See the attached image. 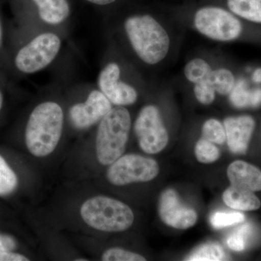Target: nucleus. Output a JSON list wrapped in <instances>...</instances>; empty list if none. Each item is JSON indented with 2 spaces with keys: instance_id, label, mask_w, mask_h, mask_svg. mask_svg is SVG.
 <instances>
[{
  "instance_id": "f257e3e1",
  "label": "nucleus",
  "mask_w": 261,
  "mask_h": 261,
  "mask_svg": "<svg viewBox=\"0 0 261 261\" xmlns=\"http://www.w3.org/2000/svg\"><path fill=\"white\" fill-rule=\"evenodd\" d=\"M168 12L149 8L130 10L122 21L127 44L138 61L149 68H160L174 57L177 37Z\"/></svg>"
},
{
  "instance_id": "f03ea898",
  "label": "nucleus",
  "mask_w": 261,
  "mask_h": 261,
  "mask_svg": "<svg viewBox=\"0 0 261 261\" xmlns=\"http://www.w3.org/2000/svg\"><path fill=\"white\" fill-rule=\"evenodd\" d=\"M64 115L57 102L47 101L33 110L25 127V145L36 157H45L56 149L63 132Z\"/></svg>"
},
{
  "instance_id": "7ed1b4c3",
  "label": "nucleus",
  "mask_w": 261,
  "mask_h": 261,
  "mask_svg": "<svg viewBox=\"0 0 261 261\" xmlns=\"http://www.w3.org/2000/svg\"><path fill=\"white\" fill-rule=\"evenodd\" d=\"M132 128L128 110L116 106L99 121L96 137V154L103 166H110L124 153Z\"/></svg>"
},
{
  "instance_id": "20e7f679",
  "label": "nucleus",
  "mask_w": 261,
  "mask_h": 261,
  "mask_svg": "<svg viewBox=\"0 0 261 261\" xmlns=\"http://www.w3.org/2000/svg\"><path fill=\"white\" fill-rule=\"evenodd\" d=\"M80 214L90 227L106 232L126 231L135 221V215L129 206L106 196H97L86 200L81 207Z\"/></svg>"
},
{
  "instance_id": "39448f33",
  "label": "nucleus",
  "mask_w": 261,
  "mask_h": 261,
  "mask_svg": "<svg viewBox=\"0 0 261 261\" xmlns=\"http://www.w3.org/2000/svg\"><path fill=\"white\" fill-rule=\"evenodd\" d=\"M61 46L59 36L53 32L42 33L19 50L15 65L22 73L28 74L40 71L56 59Z\"/></svg>"
},
{
  "instance_id": "423d86ee",
  "label": "nucleus",
  "mask_w": 261,
  "mask_h": 261,
  "mask_svg": "<svg viewBox=\"0 0 261 261\" xmlns=\"http://www.w3.org/2000/svg\"><path fill=\"white\" fill-rule=\"evenodd\" d=\"M134 130L141 149L147 154L159 153L169 141L162 113L156 105H147L140 110Z\"/></svg>"
},
{
  "instance_id": "0eeeda50",
  "label": "nucleus",
  "mask_w": 261,
  "mask_h": 261,
  "mask_svg": "<svg viewBox=\"0 0 261 261\" xmlns=\"http://www.w3.org/2000/svg\"><path fill=\"white\" fill-rule=\"evenodd\" d=\"M159 163L154 160L135 154L121 156L110 165L107 178L116 186H124L136 182H147L157 177Z\"/></svg>"
},
{
  "instance_id": "6e6552de",
  "label": "nucleus",
  "mask_w": 261,
  "mask_h": 261,
  "mask_svg": "<svg viewBox=\"0 0 261 261\" xmlns=\"http://www.w3.org/2000/svg\"><path fill=\"white\" fill-rule=\"evenodd\" d=\"M98 87L115 106H132L137 102L139 92L133 83L123 79V69L118 62L107 63L99 73Z\"/></svg>"
},
{
  "instance_id": "1a4fd4ad",
  "label": "nucleus",
  "mask_w": 261,
  "mask_h": 261,
  "mask_svg": "<svg viewBox=\"0 0 261 261\" xmlns=\"http://www.w3.org/2000/svg\"><path fill=\"white\" fill-rule=\"evenodd\" d=\"M113 108L106 96L99 89H94L85 102L77 103L70 108V121L77 129H86L99 123Z\"/></svg>"
},
{
  "instance_id": "9d476101",
  "label": "nucleus",
  "mask_w": 261,
  "mask_h": 261,
  "mask_svg": "<svg viewBox=\"0 0 261 261\" xmlns=\"http://www.w3.org/2000/svg\"><path fill=\"white\" fill-rule=\"evenodd\" d=\"M161 220L168 226L177 229H187L197 221V215L191 207L184 205L176 191L168 189L161 194L159 204Z\"/></svg>"
},
{
  "instance_id": "9b49d317",
  "label": "nucleus",
  "mask_w": 261,
  "mask_h": 261,
  "mask_svg": "<svg viewBox=\"0 0 261 261\" xmlns=\"http://www.w3.org/2000/svg\"><path fill=\"white\" fill-rule=\"evenodd\" d=\"M226 142L233 153H245L255 128V121L250 116H229L224 121Z\"/></svg>"
},
{
  "instance_id": "f8f14e48",
  "label": "nucleus",
  "mask_w": 261,
  "mask_h": 261,
  "mask_svg": "<svg viewBox=\"0 0 261 261\" xmlns=\"http://www.w3.org/2000/svg\"><path fill=\"white\" fill-rule=\"evenodd\" d=\"M227 176L231 186L252 192L261 191V170L243 161L228 166Z\"/></svg>"
},
{
  "instance_id": "ddd939ff",
  "label": "nucleus",
  "mask_w": 261,
  "mask_h": 261,
  "mask_svg": "<svg viewBox=\"0 0 261 261\" xmlns=\"http://www.w3.org/2000/svg\"><path fill=\"white\" fill-rule=\"evenodd\" d=\"M44 23L59 25L70 16V5L68 0H28Z\"/></svg>"
},
{
  "instance_id": "4468645a",
  "label": "nucleus",
  "mask_w": 261,
  "mask_h": 261,
  "mask_svg": "<svg viewBox=\"0 0 261 261\" xmlns=\"http://www.w3.org/2000/svg\"><path fill=\"white\" fill-rule=\"evenodd\" d=\"M222 5L245 22L261 25V0H204Z\"/></svg>"
},
{
  "instance_id": "2eb2a0df",
  "label": "nucleus",
  "mask_w": 261,
  "mask_h": 261,
  "mask_svg": "<svg viewBox=\"0 0 261 261\" xmlns=\"http://www.w3.org/2000/svg\"><path fill=\"white\" fill-rule=\"evenodd\" d=\"M215 61L203 55L193 56L186 62L183 68L185 81L190 84L200 83L208 78L216 66Z\"/></svg>"
},
{
  "instance_id": "dca6fc26",
  "label": "nucleus",
  "mask_w": 261,
  "mask_h": 261,
  "mask_svg": "<svg viewBox=\"0 0 261 261\" xmlns=\"http://www.w3.org/2000/svg\"><path fill=\"white\" fill-rule=\"evenodd\" d=\"M223 200L228 207L238 211H256L261 205L260 200L254 192L232 186L225 190Z\"/></svg>"
},
{
  "instance_id": "f3484780",
  "label": "nucleus",
  "mask_w": 261,
  "mask_h": 261,
  "mask_svg": "<svg viewBox=\"0 0 261 261\" xmlns=\"http://www.w3.org/2000/svg\"><path fill=\"white\" fill-rule=\"evenodd\" d=\"M207 80L213 86L216 94L228 96L234 87L238 79L228 67L216 64Z\"/></svg>"
},
{
  "instance_id": "a211bd4d",
  "label": "nucleus",
  "mask_w": 261,
  "mask_h": 261,
  "mask_svg": "<svg viewBox=\"0 0 261 261\" xmlns=\"http://www.w3.org/2000/svg\"><path fill=\"white\" fill-rule=\"evenodd\" d=\"M226 260L224 249L217 243H207L197 247L192 252L187 260L220 261Z\"/></svg>"
},
{
  "instance_id": "6ab92c4d",
  "label": "nucleus",
  "mask_w": 261,
  "mask_h": 261,
  "mask_svg": "<svg viewBox=\"0 0 261 261\" xmlns=\"http://www.w3.org/2000/svg\"><path fill=\"white\" fill-rule=\"evenodd\" d=\"M202 138L217 145H223L226 141L224 123L216 118H209L202 126Z\"/></svg>"
},
{
  "instance_id": "aec40b11",
  "label": "nucleus",
  "mask_w": 261,
  "mask_h": 261,
  "mask_svg": "<svg viewBox=\"0 0 261 261\" xmlns=\"http://www.w3.org/2000/svg\"><path fill=\"white\" fill-rule=\"evenodd\" d=\"M18 184L16 174L0 155V196L8 195L14 192Z\"/></svg>"
},
{
  "instance_id": "412c9836",
  "label": "nucleus",
  "mask_w": 261,
  "mask_h": 261,
  "mask_svg": "<svg viewBox=\"0 0 261 261\" xmlns=\"http://www.w3.org/2000/svg\"><path fill=\"white\" fill-rule=\"evenodd\" d=\"M228 96L231 104L235 108L250 107L252 89H249L246 81L243 79L237 81L234 87Z\"/></svg>"
},
{
  "instance_id": "4be33fe9",
  "label": "nucleus",
  "mask_w": 261,
  "mask_h": 261,
  "mask_svg": "<svg viewBox=\"0 0 261 261\" xmlns=\"http://www.w3.org/2000/svg\"><path fill=\"white\" fill-rule=\"evenodd\" d=\"M195 152L197 161L205 164L216 162L221 155L219 148L215 144L204 138L196 143Z\"/></svg>"
},
{
  "instance_id": "5701e85b",
  "label": "nucleus",
  "mask_w": 261,
  "mask_h": 261,
  "mask_svg": "<svg viewBox=\"0 0 261 261\" xmlns=\"http://www.w3.org/2000/svg\"><path fill=\"white\" fill-rule=\"evenodd\" d=\"M245 216L241 213L218 211L211 216L210 221L213 227L220 229L228 226L243 223Z\"/></svg>"
},
{
  "instance_id": "b1692460",
  "label": "nucleus",
  "mask_w": 261,
  "mask_h": 261,
  "mask_svg": "<svg viewBox=\"0 0 261 261\" xmlns=\"http://www.w3.org/2000/svg\"><path fill=\"white\" fill-rule=\"evenodd\" d=\"M192 92L196 100L203 106H210L216 99V94L213 86L207 80L192 85Z\"/></svg>"
},
{
  "instance_id": "393cba45",
  "label": "nucleus",
  "mask_w": 261,
  "mask_h": 261,
  "mask_svg": "<svg viewBox=\"0 0 261 261\" xmlns=\"http://www.w3.org/2000/svg\"><path fill=\"white\" fill-rule=\"evenodd\" d=\"M103 261H145L146 258L140 254L113 247L108 249L102 255Z\"/></svg>"
},
{
  "instance_id": "a878e982",
  "label": "nucleus",
  "mask_w": 261,
  "mask_h": 261,
  "mask_svg": "<svg viewBox=\"0 0 261 261\" xmlns=\"http://www.w3.org/2000/svg\"><path fill=\"white\" fill-rule=\"evenodd\" d=\"M250 224H244L232 233L227 240L228 247L233 251L242 252L246 247L247 238L251 231Z\"/></svg>"
},
{
  "instance_id": "bb28decb",
  "label": "nucleus",
  "mask_w": 261,
  "mask_h": 261,
  "mask_svg": "<svg viewBox=\"0 0 261 261\" xmlns=\"http://www.w3.org/2000/svg\"><path fill=\"white\" fill-rule=\"evenodd\" d=\"M16 242L12 237L0 233V251H12L16 248Z\"/></svg>"
},
{
  "instance_id": "cd10ccee",
  "label": "nucleus",
  "mask_w": 261,
  "mask_h": 261,
  "mask_svg": "<svg viewBox=\"0 0 261 261\" xmlns=\"http://www.w3.org/2000/svg\"><path fill=\"white\" fill-rule=\"evenodd\" d=\"M28 257L20 254L11 252V250L0 251V261H28Z\"/></svg>"
},
{
  "instance_id": "c85d7f7f",
  "label": "nucleus",
  "mask_w": 261,
  "mask_h": 261,
  "mask_svg": "<svg viewBox=\"0 0 261 261\" xmlns=\"http://www.w3.org/2000/svg\"><path fill=\"white\" fill-rule=\"evenodd\" d=\"M261 106V88L252 89L250 107H258Z\"/></svg>"
},
{
  "instance_id": "c756f323",
  "label": "nucleus",
  "mask_w": 261,
  "mask_h": 261,
  "mask_svg": "<svg viewBox=\"0 0 261 261\" xmlns=\"http://www.w3.org/2000/svg\"><path fill=\"white\" fill-rule=\"evenodd\" d=\"M90 4L97 5L99 7H108L116 5L121 0H85Z\"/></svg>"
},
{
  "instance_id": "7c9ffc66",
  "label": "nucleus",
  "mask_w": 261,
  "mask_h": 261,
  "mask_svg": "<svg viewBox=\"0 0 261 261\" xmlns=\"http://www.w3.org/2000/svg\"><path fill=\"white\" fill-rule=\"evenodd\" d=\"M252 81L255 84H261V68L254 70L252 75Z\"/></svg>"
},
{
  "instance_id": "2f4dec72",
  "label": "nucleus",
  "mask_w": 261,
  "mask_h": 261,
  "mask_svg": "<svg viewBox=\"0 0 261 261\" xmlns=\"http://www.w3.org/2000/svg\"><path fill=\"white\" fill-rule=\"evenodd\" d=\"M3 94H2V92H0V110H1L2 107H3Z\"/></svg>"
},
{
  "instance_id": "473e14b6",
  "label": "nucleus",
  "mask_w": 261,
  "mask_h": 261,
  "mask_svg": "<svg viewBox=\"0 0 261 261\" xmlns=\"http://www.w3.org/2000/svg\"><path fill=\"white\" fill-rule=\"evenodd\" d=\"M2 42V29L1 25H0V44H1Z\"/></svg>"
},
{
  "instance_id": "72a5a7b5",
  "label": "nucleus",
  "mask_w": 261,
  "mask_h": 261,
  "mask_svg": "<svg viewBox=\"0 0 261 261\" xmlns=\"http://www.w3.org/2000/svg\"><path fill=\"white\" fill-rule=\"evenodd\" d=\"M186 1H190V0H186Z\"/></svg>"
}]
</instances>
